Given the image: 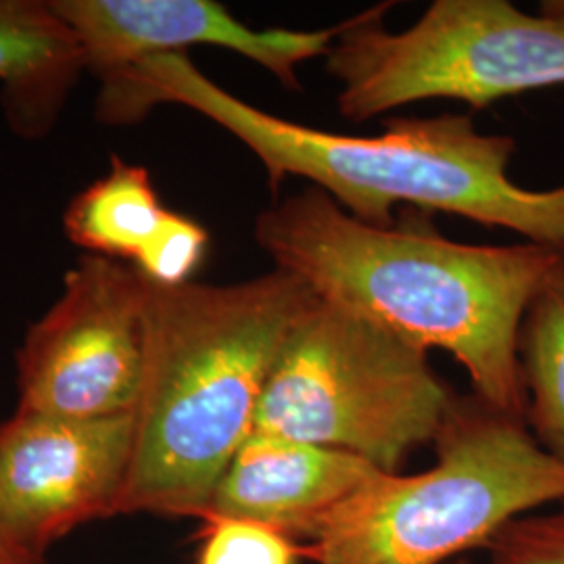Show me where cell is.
<instances>
[{"instance_id":"1","label":"cell","mask_w":564,"mask_h":564,"mask_svg":"<svg viewBox=\"0 0 564 564\" xmlns=\"http://www.w3.org/2000/svg\"><path fill=\"white\" fill-rule=\"evenodd\" d=\"M188 107L230 132L260 160L272 191L297 176L372 226L395 223L398 203L444 212L564 256V184L529 191L510 178L517 142L484 134L470 116L395 118L379 137H345L270 116L241 101L186 57L158 55L99 80L102 126L141 123L155 107Z\"/></svg>"},{"instance_id":"2","label":"cell","mask_w":564,"mask_h":564,"mask_svg":"<svg viewBox=\"0 0 564 564\" xmlns=\"http://www.w3.org/2000/svg\"><path fill=\"white\" fill-rule=\"evenodd\" d=\"M256 242L274 268L321 300L383 326L424 351L444 349L475 395L524 421L519 339L527 310L564 265L533 242L466 245L431 224L372 226L324 191L263 209Z\"/></svg>"},{"instance_id":"3","label":"cell","mask_w":564,"mask_h":564,"mask_svg":"<svg viewBox=\"0 0 564 564\" xmlns=\"http://www.w3.org/2000/svg\"><path fill=\"white\" fill-rule=\"evenodd\" d=\"M314 300L279 268L235 284L147 281L134 449L118 514H209L282 345Z\"/></svg>"},{"instance_id":"4","label":"cell","mask_w":564,"mask_h":564,"mask_svg":"<svg viewBox=\"0 0 564 564\" xmlns=\"http://www.w3.org/2000/svg\"><path fill=\"white\" fill-rule=\"evenodd\" d=\"M435 464L377 473L337 506L307 556L316 564H452L524 514L564 502V463L523 419L475 393L449 408Z\"/></svg>"},{"instance_id":"5","label":"cell","mask_w":564,"mask_h":564,"mask_svg":"<svg viewBox=\"0 0 564 564\" xmlns=\"http://www.w3.org/2000/svg\"><path fill=\"white\" fill-rule=\"evenodd\" d=\"M454 400L429 351L316 297L282 345L253 431L339 449L393 475L433 445Z\"/></svg>"},{"instance_id":"6","label":"cell","mask_w":564,"mask_h":564,"mask_svg":"<svg viewBox=\"0 0 564 564\" xmlns=\"http://www.w3.org/2000/svg\"><path fill=\"white\" fill-rule=\"evenodd\" d=\"M389 9L379 4L345 21L326 55L345 120L426 99L485 109L564 84L563 18L529 15L508 0H435L395 34L383 25Z\"/></svg>"},{"instance_id":"7","label":"cell","mask_w":564,"mask_h":564,"mask_svg":"<svg viewBox=\"0 0 564 564\" xmlns=\"http://www.w3.org/2000/svg\"><path fill=\"white\" fill-rule=\"evenodd\" d=\"M147 281L130 263L82 256L15 354L18 410L109 419L137 410Z\"/></svg>"},{"instance_id":"8","label":"cell","mask_w":564,"mask_h":564,"mask_svg":"<svg viewBox=\"0 0 564 564\" xmlns=\"http://www.w3.org/2000/svg\"><path fill=\"white\" fill-rule=\"evenodd\" d=\"M134 449V412L61 419L18 410L0 423V527L23 552L118 517Z\"/></svg>"},{"instance_id":"9","label":"cell","mask_w":564,"mask_h":564,"mask_svg":"<svg viewBox=\"0 0 564 564\" xmlns=\"http://www.w3.org/2000/svg\"><path fill=\"white\" fill-rule=\"evenodd\" d=\"M74 30L86 74L105 76L158 55L191 46H218L268 69L282 86L297 90V65L326 57L345 21L321 30H256L214 0H53Z\"/></svg>"},{"instance_id":"10","label":"cell","mask_w":564,"mask_h":564,"mask_svg":"<svg viewBox=\"0 0 564 564\" xmlns=\"http://www.w3.org/2000/svg\"><path fill=\"white\" fill-rule=\"evenodd\" d=\"M377 473L339 449L253 431L228 464L205 519H241L312 542L324 519Z\"/></svg>"},{"instance_id":"11","label":"cell","mask_w":564,"mask_h":564,"mask_svg":"<svg viewBox=\"0 0 564 564\" xmlns=\"http://www.w3.org/2000/svg\"><path fill=\"white\" fill-rule=\"evenodd\" d=\"M84 74L80 42L53 0H0V107L13 134L48 137Z\"/></svg>"},{"instance_id":"12","label":"cell","mask_w":564,"mask_h":564,"mask_svg":"<svg viewBox=\"0 0 564 564\" xmlns=\"http://www.w3.org/2000/svg\"><path fill=\"white\" fill-rule=\"evenodd\" d=\"M170 216L172 209L160 202L149 170L111 155L107 174L67 203L63 232L84 256L134 265Z\"/></svg>"},{"instance_id":"13","label":"cell","mask_w":564,"mask_h":564,"mask_svg":"<svg viewBox=\"0 0 564 564\" xmlns=\"http://www.w3.org/2000/svg\"><path fill=\"white\" fill-rule=\"evenodd\" d=\"M519 360L524 423L545 452L564 463V265L527 310Z\"/></svg>"},{"instance_id":"14","label":"cell","mask_w":564,"mask_h":564,"mask_svg":"<svg viewBox=\"0 0 564 564\" xmlns=\"http://www.w3.org/2000/svg\"><path fill=\"white\" fill-rule=\"evenodd\" d=\"M203 523L197 564H300V547L274 529L224 517Z\"/></svg>"},{"instance_id":"15","label":"cell","mask_w":564,"mask_h":564,"mask_svg":"<svg viewBox=\"0 0 564 564\" xmlns=\"http://www.w3.org/2000/svg\"><path fill=\"white\" fill-rule=\"evenodd\" d=\"M207 245L209 235L202 224L172 212L160 237L132 268L147 281L162 286L186 284L205 260Z\"/></svg>"},{"instance_id":"16","label":"cell","mask_w":564,"mask_h":564,"mask_svg":"<svg viewBox=\"0 0 564 564\" xmlns=\"http://www.w3.org/2000/svg\"><path fill=\"white\" fill-rule=\"evenodd\" d=\"M487 564H564V502L505 527L487 547Z\"/></svg>"},{"instance_id":"17","label":"cell","mask_w":564,"mask_h":564,"mask_svg":"<svg viewBox=\"0 0 564 564\" xmlns=\"http://www.w3.org/2000/svg\"><path fill=\"white\" fill-rule=\"evenodd\" d=\"M0 564H44V561L23 552L20 545L11 542V538L0 527Z\"/></svg>"},{"instance_id":"18","label":"cell","mask_w":564,"mask_h":564,"mask_svg":"<svg viewBox=\"0 0 564 564\" xmlns=\"http://www.w3.org/2000/svg\"><path fill=\"white\" fill-rule=\"evenodd\" d=\"M452 564H473V563H470V561H468V558H460V561H456V563H452Z\"/></svg>"}]
</instances>
